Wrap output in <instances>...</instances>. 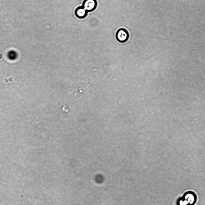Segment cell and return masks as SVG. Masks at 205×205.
I'll return each mask as SVG.
<instances>
[{
    "instance_id": "1",
    "label": "cell",
    "mask_w": 205,
    "mask_h": 205,
    "mask_svg": "<svg viewBox=\"0 0 205 205\" xmlns=\"http://www.w3.org/2000/svg\"><path fill=\"white\" fill-rule=\"evenodd\" d=\"M115 36L117 40L119 42L123 43L128 40L129 34L128 31L124 28L119 29L116 32Z\"/></svg>"
},
{
    "instance_id": "2",
    "label": "cell",
    "mask_w": 205,
    "mask_h": 205,
    "mask_svg": "<svg viewBox=\"0 0 205 205\" xmlns=\"http://www.w3.org/2000/svg\"><path fill=\"white\" fill-rule=\"evenodd\" d=\"M97 5L96 0H84L81 6L88 12L93 11L96 8Z\"/></svg>"
},
{
    "instance_id": "3",
    "label": "cell",
    "mask_w": 205,
    "mask_h": 205,
    "mask_svg": "<svg viewBox=\"0 0 205 205\" xmlns=\"http://www.w3.org/2000/svg\"><path fill=\"white\" fill-rule=\"evenodd\" d=\"M195 196L193 194V193L188 192L185 193L182 197L181 200L183 204L186 205H193L196 200Z\"/></svg>"
},
{
    "instance_id": "4",
    "label": "cell",
    "mask_w": 205,
    "mask_h": 205,
    "mask_svg": "<svg viewBox=\"0 0 205 205\" xmlns=\"http://www.w3.org/2000/svg\"><path fill=\"white\" fill-rule=\"evenodd\" d=\"M87 13L88 12L82 6L77 8L75 11L76 16L80 19L85 18L87 16Z\"/></svg>"
}]
</instances>
